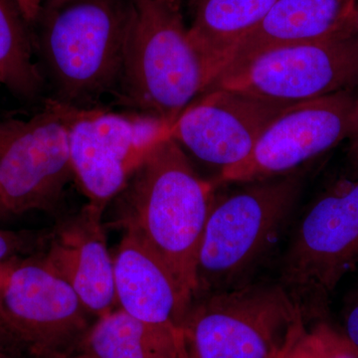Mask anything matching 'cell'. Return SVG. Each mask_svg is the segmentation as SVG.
Listing matches in <instances>:
<instances>
[{
  "instance_id": "6da1fadb",
  "label": "cell",
  "mask_w": 358,
  "mask_h": 358,
  "mask_svg": "<svg viewBox=\"0 0 358 358\" xmlns=\"http://www.w3.org/2000/svg\"><path fill=\"white\" fill-rule=\"evenodd\" d=\"M214 185L171 136L148 155L117 199V227L131 231L171 270L187 312L197 294V257Z\"/></svg>"
},
{
  "instance_id": "7a4b0ae2",
  "label": "cell",
  "mask_w": 358,
  "mask_h": 358,
  "mask_svg": "<svg viewBox=\"0 0 358 358\" xmlns=\"http://www.w3.org/2000/svg\"><path fill=\"white\" fill-rule=\"evenodd\" d=\"M133 13V0L43 2L35 22L53 99L93 108L106 94L117 95Z\"/></svg>"
},
{
  "instance_id": "3957f363",
  "label": "cell",
  "mask_w": 358,
  "mask_h": 358,
  "mask_svg": "<svg viewBox=\"0 0 358 358\" xmlns=\"http://www.w3.org/2000/svg\"><path fill=\"white\" fill-rule=\"evenodd\" d=\"M117 98L134 112L173 126L208 88L203 60L190 38L180 0H133Z\"/></svg>"
},
{
  "instance_id": "277c9868",
  "label": "cell",
  "mask_w": 358,
  "mask_h": 358,
  "mask_svg": "<svg viewBox=\"0 0 358 358\" xmlns=\"http://www.w3.org/2000/svg\"><path fill=\"white\" fill-rule=\"evenodd\" d=\"M244 185L213 196L197 257L196 296L249 282L277 241L301 180L294 173Z\"/></svg>"
},
{
  "instance_id": "5b68a950",
  "label": "cell",
  "mask_w": 358,
  "mask_h": 358,
  "mask_svg": "<svg viewBox=\"0 0 358 358\" xmlns=\"http://www.w3.org/2000/svg\"><path fill=\"white\" fill-rule=\"evenodd\" d=\"M280 282L201 294L182 320L189 358H281L307 327Z\"/></svg>"
},
{
  "instance_id": "8992f818",
  "label": "cell",
  "mask_w": 358,
  "mask_h": 358,
  "mask_svg": "<svg viewBox=\"0 0 358 358\" xmlns=\"http://www.w3.org/2000/svg\"><path fill=\"white\" fill-rule=\"evenodd\" d=\"M358 268V171L322 193L301 219L280 284L306 319L319 317L339 282Z\"/></svg>"
},
{
  "instance_id": "52a82bcc",
  "label": "cell",
  "mask_w": 358,
  "mask_h": 358,
  "mask_svg": "<svg viewBox=\"0 0 358 358\" xmlns=\"http://www.w3.org/2000/svg\"><path fill=\"white\" fill-rule=\"evenodd\" d=\"M81 109L50 98L29 120L0 122V203L7 215L57 210L74 178L70 133Z\"/></svg>"
},
{
  "instance_id": "ba28073f",
  "label": "cell",
  "mask_w": 358,
  "mask_h": 358,
  "mask_svg": "<svg viewBox=\"0 0 358 358\" xmlns=\"http://www.w3.org/2000/svg\"><path fill=\"white\" fill-rule=\"evenodd\" d=\"M42 253L22 259L0 288V353L10 358L74 352L91 327V313Z\"/></svg>"
},
{
  "instance_id": "9c48e42d",
  "label": "cell",
  "mask_w": 358,
  "mask_h": 358,
  "mask_svg": "<svg viewBox=\"0 0 358 358\" xmlns=\"http://www.w3.org/2000/svg\"><path fill=\"white\" fill-rule=\"evenodd\" d=\"M357 32L272 49L219 75L206 91L230 90L282 106L350 91L358 83Z\"/></svg>"
},
{
  "instance_id": "30bf717a",
  "label": "cell",
  "mask_w": 358,
  "mask_h": 358,
  "mask_svg": "<svg viewBox=\"0 0 358 358\" xmlns=\"http://www.w3.org/2000/svg\"><path fill=\"white\" fill-rule=\"evenodd\" d=\"M171 124L152 115L83 108L73 122V173L87 205L105 212L148 155L171 136Z\"/></svg>"
},
{
  "instance_id": "8fae6325",
  "label": "cell",
  "mask_w": 358,
  "mask_h": 358,
  "mask_svg": "<svg viewBox=\"0 0 358 358\" xmlns=\"http://www.w3.org/2000/svg\"><path fill=\"white\" fill-rule=\"evenodd\" d=\"M355 100L343 91L293 106L268 127L247 159L218 174L214 185L294 173L346 141Z\"/></svg>"
},
{
  "instance_id": "7c38bea8",
  "label": "cell",
  "mask_w": 358,
  "mask_h": 358,
  "mask_svg": "<svg viewBox=\"0 0 358 358\" xmlns=\"http://www.w3.org/2000/svg\"><path fill=\"white\" fill-rule=\"evenodd\" d=\"M292 107L210 89L176 120L171 136L185 152L220 173L247 159L268 127Z\"/></svg>"
},
{
  "instance_id": "4fadbf2b",
  "label": "cell",
  "mask_w": 358,
  "mask_h": 358,
  "mask_svg": "<svg viewBox=\"0 0 358 358\" xmlns=\"http://www.w3.org/2000/svg\"><path fill=\"white\" fill-rule=\"evenodd\" d=\"M102 212L85 205L51 230L42 256L94 317L117 308L114 258L108 249Z\"/></svg>"
},
{
  "instance_id": "5bb4252c",
  "label": "cell",
  "mask_w": 358,
  "mask_h": 358,
  "mask_svg": "<svg viewBox=\"0 0 358 358\" xmlns=\"http://www.w3.org/2000/svg\"><path fill=\"white\" fill-rule=\"evenodd\" d=\"M352 30H358L357 0H277L237 45L219 75L237 69L272 49L317 41Z\"/></svg>"
},
{
  "instance_id": "9a60e30c",
  "label": "cell",
  "mask_w": 358,
  "mask_h": 358,
  "mask_svg": "<svg viewBox=\"0 0 358 358\" xmlns=\"http://www.w3.org/2000/svg\"><path fill=\"white\" fill-rule=\"evenodd\" d=\"M113 258L117 308L150 324L181 327L186 308L162 259L131 231H124Z\"/></svg>"
},
{
  "instance_id": "2e32d148",
  "label": "cell",
  "mask_w": 358,
  "mask_h": 358,
  "mask_svg": "<svg viewBox=\"0 0 358 358\" xmlns=\"http://www.w3.org/2000/svg\"><path fill=\"white\" fill-rule=\"evenodd\" d=\"M74 352L95 358H189L182 327L150 324L120 308L99 317Z\"/></svg>"
},
{
  "instance_id": "e0dca14e",
  "label": "cell",
  "mask_w": 358,
  "mask_h": 358,
  "mask_svg": "<svg viewBox=\"0 0 358 358\" xmlns=\"http://www.w3.org/2000/svg\"><path fill=\"white\" fill-rule=\"evenodd\" d=\"M275 1L190 0L193 20L188 29L203 60L208 88L225 67L237 45L261 22Z\"/></svg>"
},
{
  "instance_id": "ac0fdd59",
  "label": "cell",
  "mask_w": 358,
  "mask_h": 358,
  "mask_svg": "<svg viewBox=\"0 0 358 358\" xmlns=\"http://www.w3.org/2000/svg\"><path fill=\"white\" fill-rule=\"evenodd\" d=\"M29 25L15 0H0V84L24 99L38 96L45 81Z\"/></svg>"
},
{
  "instance_id": "d6986e66",
  "label": "cell",
  "mask_w": 358,
  "mask_h": 358,
  "mask_svg": "<svg viewBox=\"0 0 358 358\" xmlns=\"http://www.w3.org/2000/svg\"><path fill=\"white\" fill-rule=\"evenodd\" d=\"M50 235L51 230L0 229V263L42 253Z\"/></svg>"
},
{
  "instance_id": "ffe728a7",
  "label": "cell",
  "mask_w": 358,
  "mask_h": 358,
  "mask_svg": "<svg viewBox=\"0 0 358 358\" xmlns=\"http://www.w3.org/2000/svg\"><path fill=\"white\" fill-rule=\"evenodd\" d=\"M308 334L320 358H358V352L343 331L324 320L308 329Z\"/></svg>"
},
{
  "instance_id": "44dd1931",
  "label": "cell",
  "mask_w": 358,
  "mask_h": 358,
  "mask_svg": "<svg viewBox=\"0 0 358 358\" xmlns=\"http://www.w3.org/2000/svg\"><path fill=\"white\" fill-rule=\"evenodd\" d=\"M343 322L345 329L343 334L358 352V282L346 299Z\"/></svg>"
},
{
  "instance_id": "7402d4cb",
  "label": "cell",
  "mask_w": 358,
  "mask_h": 358,
  "mask_svg": "<svg viewBox=\"0 0 358 358\" xmlns=\"http://www.w3.org/2000/svg\"><path fill=\"white\" fill-rule=\"evenodd\" d=\"M348 157L353 171H358V96L353 103L348 138Z\"/></svg>"
},
{
  "instance_id": "603a6c76",
  "label": "cell",
  "mask_w": 358,
  "mask_h": 358,
  "mask_svg": "<svg viewBox=\"0 0 358 358\" xmlns=\"http://www.w3.org/2000/svg\"><path fill=\"white\" fill-rule=\"evenodd\" d=\"M281 358H320L308 336V329L296 338Z\"/></svg>"
},
{
  "instance_id": "cb8c5ba5",
  "label": "cell",
  "mask_w": 358,
  "mask_h": 358,
  "mask_svg": "<svg viewBox=\"0 0 358 358\" xmlns=\"http://www.w3.org/2000/svg\"><path fill=\"white\" fill-rule=\"evenodd\" d=\"M15 1L28 23L29 24L34 23L41 10L44 0H15Z\"/></svg>"
},
{
  "instance_id": "d4e9b609",
  "label": "cell",
  "mask_w": 358,
  "mask_h": 358,
  "mask_svg": "<svg viewBox=\"0 0 358 358\" xmlns=\"http://www.w3.org/2000/svg\"><path fill=\"white\" fill-rule=\"evenodd\" d=\"M21 259H13V260L7 261V262L0 263V288L3 286L4 282L8 279L9 275L14 270V268L20 262Z\"/></svg>"
},
{
  "instance_id": "484cf974",
  "label": "cell",
  "mask_w": 358,
  "mask_h": 358,
  "mask_svg": "<svg viewBox=\"0 0 358 358\" xmlns=\"http://www.w3.org/2000/svg\"><path fill=\"white\" fill-rule=\"evenodd\" d=\"M44 358H95L90 357L88 355L78 352H60L54 353V355H49Z\"/></svg>"
},
{
  "instance_id": "4316f807",
  "label": "cell",
  "mask_w": 358,
  "mask_h": 358,
  "mask_svg": "<svg viewBox=\"0 0 358 358\" xmlns=\"http://www.w3.org/2000/svg\"><path fill=\"white\" fill-rule=\"evenodd\" d=\"M6 217H9V216L7 215L6 210H4L3 207H2L1 203H0V219H4Z\"/></svg>"
},
{
  "instance_id": "83f0119b",
  "label": "cell",
  "mask_w": 358,
  "mask_h": 358,
  "mask_svg": "<svg viewBox=\"0 0 358 358\" xmlns=\"http://www.w3.org/2000/svg\"><path fill=\"white\" fill-rule=\"evenodd\" d=\"M0 358H10L8 357H6V355H2V353H0Z\"/></svg>"
},
{
  "instance_id": "f1b7e54d",
  "label": "cell",
  "mask_w": 358,
  "mask_h": 358,
  "mask_svg": "<svg viewBox=\"0 0 358 358\" xmlns=\"http://www.w3.org/2000/svg\"><path fill=\"white\" fill-rule=\"evenodd\" d=\"M0 87H1V84H0Z\"/></svg>"
},
{
  "instance_id": "f546056e",
  "label": "cell",
  "mask_w": 358,
  "mask_h": 358,
  "mask_svg": "<svg viewBox=\"0 0 358 358\" xmlns=\"http://www.w3.org/2000/svg\"><path fill=\"white\" fill-rule=\"evenodd\" d=\"M44 1H46V0H44Z\"/></svg>"
}]
</instances>
